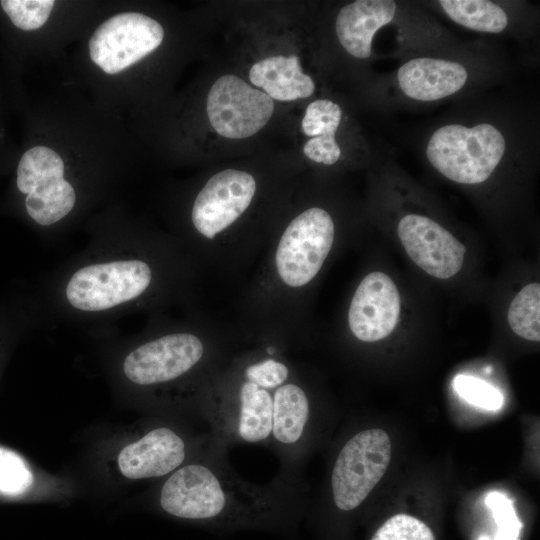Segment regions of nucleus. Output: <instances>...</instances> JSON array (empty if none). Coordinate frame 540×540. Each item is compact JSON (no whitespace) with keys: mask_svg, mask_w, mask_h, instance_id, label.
<instances>
[{"mask_svg":"<svg viewBox=\"0 0 540 540\" xmlns=\"http://www.w3.org/2000/svg\"><path fill=\"white\" fill-rule=\"evenodd\" d=\"M225 450L218 444L171 473L159 491L160 508L220 533L293 527L298 509L296 473L282 471L269 484H253L229 467Z\"/></svg>","mask_w":540,"mask_h":540,"instance_id":"f257e3e1","label":"nucleus"},{"mask_svg":"<svg viewBox=\"0 0 540 540\" xmlns=\"http://www.w3.org/2000/svg\"><path fill=\"white\" fill-rule=\"evenodd\" d=\"M189 446L174 429L160 426L121 449L118 468L128 479H150L170 475L185 464Z\"/></svg>","mask_w":540,"mask_h":540,"instance_id":"ddd939ff","label":"nucleus"},{"mask_svg":"<svg viewBox=\"0 0 540 540\" xmlns=\"http://www.w3.org/2000/svg\"><path fill=\"white\" fill-rule=\"evenodd\" d=\"M342 119L341 107L329 99H318L308 104L301 121L304 135L309 137L303 153L311 161L333 165L341 157L336 132Z\"/></svg>","mask_w":540,"mask_h":540,"instance_id":"f3484780","label":"nucleus"},{"mask_svg":"<svg viewBox=\"0 0 540 540\" xmlns=\"http://www.w3.org/2000/svg\"><path fill=\"white\" fill-rule=\"evenodd\" d=\"M396 11L397 4L392 0H357L346 4L335 21L339 43L354 58H369L374 35L393 21Z\"/></svg>","mask_w":540,"mask_h":540,"instance_id":"2eb2a0df","label":"nucleus"},{"mask_svg":"<svg viewBox=\"0 0 540 540\" xmlns=\"http://www.w3.org/2000/svg\"><path fill=\"white\" fill-rule=\"evenodd\" d=\"M249 80L278 101L308 98L315 90L313 79L302 71L295 55L270 56L257 61L250 68Z\"/></svg>","mask_w":540,"mask_h":540,"instance_id":"dca6fc26","label":"nucleus"},{"mask_svg":"<svg viewBox=\"0 0 540 540\" xmlns=\"http://www.w3.org/2000/svg\"><path fill=\"white\" fill-rule=\"evenodd\" d=\"M162 25L137 12L119 13L103 22L89 40L91 60L107 74L119 73L160 46Z\"/></svg>","mask_w":540,"mask_h":540,"instance_id":"1a4fd4ad","label":"nucleus"},{"mask_svg":"<svg viewBox=\"0 0 540 540\" xmlns=\"http://www.w3.org/2000/svg\"><path fill=\"white\" fill-rule=\"evenodd\" d=\"M505 152V136L486 122L471 127L443 125L430 136L425 150L428 162L440 175L466 186L490 179Z\"/></svg>","mask_w":540,"mask_h":540,"instance_id":"39448f33","label":"nucleus"},{"mask_svg":"<svg viewBox=\"0 0 540 540\" xmlns=\"http://www.w3.org/2000/svg\"><path fill=\"white\" fill-rule=\"evenodd\" d=\"M64 171L60 155L45 146L29 148L18 161L16 190L27 216L40 226L57 223L74 208L76 193Z\"/></svg>","mask_w":540,"mask_h":540,"instance_id":"0eeeda50","label":"nucleus"},{"mask_svg":"<svg viewBox=\"0 0 540 540\" xmlns=\"http://www.w3.org/2000/svg\"><path fill=\"white\" fill-rule=\"evenodd\" d=\"M54 4L52 0H1L0 8L13 27L33 31L45 24Z\"/></svg>","mask_w":540,"mask_h":540,"instance_id":"412c9836","label":"nucleus"},{"mask_svg":"<svg viewBox=\"0 0 540 540\" xmlns=\"http://www.w3.org/2000/svg\"><path fill=\"white\" fill-rule=\"evenodd\" d=\"M485 504L492 512L497 524V532L493 539L481 536L479 540H520L522 523L516 515L512 501L504 494L495 491L487 494Z\"/></svg>","mask_w":540,"mask_h":540,"instance_id":"5701e85b","label":"nucleus"},{"mask_svg":"<svg viewBox=\"0 0 540 540\" xmlns=\"http://www.w3.org/2000/svg\"><path fill=\"white\" fill-rule=\"evenodd\" d=\"M468 72L459 62L441 58L417 57L403 63L397 71L398 85L407 97L431 102L459 92Z\"/></svg>","mask_w":540,"mask_h":540,"instance_id":"4468645a","label":"nucleus"},{"mask_svg":"<svg viewBox=\"0 0 540 540\" xmlns=\"http://www.w3.org/2000/svg\"><path fill=\"white\" fill-rule=\"evenodd\" d=\"M443 12L456 24L482 33L497 34L509 23L506 11L488 0H441Z\"/></svg>","mask_w":540,"mask_h":540,"instance_id":"a211bd4d","label":"nucleus"},{"mask_svg":"<svg viewBox=\"0 0 540 540\" xmlns=\"http://www.w3.org/2000/svg\"><path fill=\"white\" fill-rule=\"evenodd\" d=\"M206 112L217 134L228 139H244L268 123L274 112V102L240 77L227 74L211 86Z\"/></svg>","mask_w":540,"mask_h":540,"instance_id":"9d476101","label":"nucleus"},{"mask_svg":"<svg viewBox=\"0 0 540 540\" xmlns=\"http://www.w3.org/2000/svg\"><path fill=\"white\" fill-rule=\"evenodd\" d=\"M125 356L126 379L142 388L203 386L241 342L234 326L207 317L161 326Z\"/></svg>","mask_w":540,"mask_h":540,"instance_id":"20e7f679","label":"nucleus"},{"mask_svg":"<svg viewBox=\"0 0 540 540\" xmlns=\"http://www.w3.org/2000/svg\"><path fill=\"white\" fill-rule=\"evenodd\" d=\"M455 392L473 406L496 411L503 406L502 393L487 383L474 376L459 374L453 380Z\"/></svg>","mask_w":540,"mask_h":540,"instance_id":"4be33fe9","label":"nucleus"},{"mask_svg":"<svg viewBox=\"0 0 540 540\" xmlns=\"http://www.w3.org/2000/svg\"><path fill=\"white\" fill-rule=\"evenodd\" d=\"M371 540H435L431 529L421 520L407 514L389 518Z\"/></svg>","mask_w":540,"mask_h":540,"instance_id":"b1692460","label":"nucleus"},{"mask_svg":"<svg viewBox=\"0 0 540 540\" xmlns=\"http://www.w3.org/2000/svg\"><path fill=\"white\" fill-rule=\"evenodd\" d=\"M507 323L520 338L540 341V285L533 281L524 285L512 298L507 310Z\"/></svg>","mask_w":540,"mask_h":540,"instance_id":"6ab92c4d","label":"nucleus"},{"mask_svg":"<svg viewBox=\"0 0 540 540\" xmlns=\"http://www.w3.org/2000/svg\"><path fill=\"white\" fill-rule=\"evenodd\" d=\"M402 301L397 284L387 273L369 271L354 287L342 324L347 335L359 343H376L398 327Z\"/></svg>","mask_w":540,"mask_h":540,"instance_id":"6e6552de","label":"nucleus"},{"mask_svg":"<svg viewBox=\"0 0 540 540\" xmlns=\"http://www.w3.org/2000/svg\"><path fill=\"white\" fill-rule=\"evenodd\" d=\"M248 344L232 353L197 395L211 421L212 435L225 446L269 444L273 392L296 369L285 346Z\"/></svg>","mask_w":540,"mask_h":540,"instance_id":"f03ea898","label":"nucleus"},{"mask_svg":"<svg viewBox=\"0 0 540 540\" xmlns=\"http://www.w3.org/2000/svg\"><path fill=\"white\" fill-rule=\"evenodd\" d=\"M34 484V474L17 452L0 446V496L21 497Z\"/></svg>","mask_w":540,"mask_h":540,"instance_id":"aec40b11","label":"nucleus"},{"mask_svg":"<svg viewBox=\"0 0 540 540\" xmlns=\"http://www.w3.org/2000/svg\"><path fill=\"white\" fill-rule=\"evenodd\" d=\"M396 233L409 259L428 276L448 280L463 269L465 244L435 219L406 213L398 219Z\"/></svg>","mask_w":540,"mask_h":540,"instance_id":"9b49d317","label":"nucleus"},{"mask_svg":"<svg viewBox=\"0 0 540 540\" xmlns=\"http://www.w3.org/2000/svg\"><path fill=\"white\" fill-rule=\"evenodd\" d=\"M200 269L180 244H141L126 258L87 263L64 286L67 304L83 313L155 305L184 296Z\"/></svg>","mask_w":540,"mask_h":540,"instance_id":"7ed1b4c3","label":"nucleus"},{"mask_svg":"<svg viewBox=\"0 0 540 540\" xmlns=\"http://www.w3.org/2000/svg\"><path fill=\"white\" fill-rule=\"evenodd\" d=\"M311 412L310 390L296 367L292 375L273 392L268 445L282 459L283 471L296 473V459L306 439Z\"/></svg>","mask_w":540,"mask_h":540,"instance_id":"f8f14e48","label":"nucleus"},{"mask_svg":"<svg viewBox=\"0 0 540 540\" xmlns=\"http://www.w3.org/2000/svg\"><path fill=\"white\" fill-rule=\"evenodd\" d=\"M391 459V441L381 429L353 435L339 451L330 478L332 501L341 512L358 508L385 474Z\"/></svg>","mask_w":540,"mask_h":540,"instance_id":"423d86ee","label":"nucleus"},{"mask_svg":"<svg viewBox=\"0 0 540 540\" xmlns=\"http://www.w3.org/2000/svg\"><path fill=\"white\" fill-rule=\"evenodd\" d=\"M13 320L0 310V367L6 354L7 346L14 333Z\"/></svg>","mask_w":540,"mask_h":540,"instance_id":"393cba45","label":"nucleus"}]
</instances>
